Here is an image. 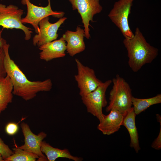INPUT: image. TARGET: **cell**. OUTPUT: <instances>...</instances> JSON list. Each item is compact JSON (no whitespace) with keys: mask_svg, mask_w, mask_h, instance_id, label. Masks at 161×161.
I'll use <instances>...</instances> for the list:
<instances>
[{"mask_svg":"<svg viewBox=\"0 0 161 161\" xmlns=\"http://www.w3.org/2000/svg\"><path fill=\"white\" fill-rule=\"evenodd\" d=\"M10 45L6 44L3 47L5 56L4 66L7 75L13 86V95L25 101L31 100L41 92H48L52 88V83L50 79L43 81H31L12 59L9 52Z\"/></svg>","mask_w":161,"mask_h":161,"instance_id":"obj_1","label":"cell"},{"mask_svg":"<svg viewBox=\"0 0 161 161\" xmlns=\"http://www.w3.org/2000/svg\"><path fill=\"white\" fill-rule=\"evenodd\" d=\"M123 42L127 51L129 66L134 72L151 63L158 54V49L147 41L138 27L132 38H124Z\"/></svg>","mask_w":161,"mask_h":161,"instance_id":"obj_2","label":"cell"},{"mask_svg":"<svg viewBox=\"0 0 161 161\" xmlns=\"http://www.w3.org/2000/svg\"><path fill=\"white\" fill-rule=\"evenodd\" d=\"M112 82L113 86L106 111L115 109L124 116L132 107L131 89L129 84L119 75L113 79Z\"/></svg>","mask_w":161,"mask_h":161,"instance_id":"obj_3","label":"cell"},{"mask_svg":"<svg viewBox=\"0 0 161 161\" xmlns=\"http://www.w3.org/2000/svg\"><path fill=\"white\" fill-rule=\"evenodd\" d=\"M134 0H119L115 2L108 15L125 38H132L134 35L129 26L128 18Z\"/></svg>","mask_w":161,"mask_h":161,"instance_id":"obj_4","label":"cell"},{"mask_svg":"<svg viewBox=\"0 0 161 161\" xmlns=\"http://www.w3.org/2000/svg\"><path fill=\"white\" fill-rule=\"evenodd\" d=\"M112 83L111 80L103 82L95 90L81 97L82 102L86 106L87 112L96 117L99 121L104 115L103 109L107 104L106 92Z\"/></svg>","mask_w":161,"mask_h":161,"instance_id":"obj_5","label":"cell"},{"mask_svg":"<svg viewBox=\"0 0 161 161\" xmlns=\"http://www.w3.org/2000/svg\"><path fill=\"white\" fill-rule=\"evenodd\" d=\"M23 10L16 5L6 6L0 3V26L7 29H19L23 31L24 39L29 40L32 33V29L24 25L21 22Z\"/></svg>","mask_w":161,"mask_h":161,"instance_id":"obj_6","label":"cell"},{"mask_svg":"<svg viewBox=\"0 0 161 161\" xmlns=\"http://www.w3.org/2000/svg\"><path fill=\"white\" fill-rule=\"evenodd\" d=\"M48 4L45 7H39L32 3L30 0H21L22 4L27 7V13L26 16L21 19L23 24L28 23L34 28L35 32L38 34L39 32L38 24L44 18L49 16L55 18H61L64 16V13L62 11H53L51 7L50 0H47Z\"/></svg>","mask_w":161,"mask_h":161,"instance_id":"obj_7","label":"cell"},{"mask_svg":"<svg viewBox=\"0 0 161 161\" xmlns=\"http://www.w3.org/2000/svg\"><path fill=\"white\" fill-rule=\"evenodd\" d=\"M75 61L77 73L74 78L82 97L95 90L103 82L96 77L93 69L84 65L77 58Z\"/></svg>","mask_w":161,"mask_h":161,"instance_id":"obj_8","label":"cell"},{"mask_svg":"<svg viewBox=\"0 0 161 161\" xmlns=\"http://www.w3.org/2000/svg\"><path fill=\"white\" fill-rule=\"evenodd\" d=\"M71 4L73 10H77L80 14L84 27L85 37L89 39V26L90 21L93 22L94 16L100 13L103 10L100 0H68Z\"/></svg>","mask_w":161,"mask_h":161,"instance_id":"obj_9","label":"cell"},{"mask_svg":"<svg viewBox=\"0 0 161 161\" xmlns=\"http://www.w3.org/2000/svg\"><path fill=\"white\" fill-rule=\"evenodd\" d=\"M20 126L24 137V144L18 147L37 155L39 157V161H48L41 150V143L47 137V134L41 131L38 135L35 134L31 131L28 125L24 122Z\"/></svg>","mask_w":161,"mask_h":161,"instance_id":"obj_10","label":"cell"},{"mask_svg":"<svg viewBox=\"0 0 161 161\" xmlns=\"http://www.w3.org/2000/svg\"><path fill=\"white\" fill-rule=\"evenodd\" d=\"M66 18L65 17L61 18L54 23H51L49 22V16L41 20L38 24L40 26L39 32L33 38V45L39 47L56 39L58 35L57 31Z\"/></svg>","mask_w":161,"mask_h":161,"instance_id":"obj_11","label":"cell"},{"mask_svg":"<svg viewBox=\"0 0 161 161\" xmlns=\"http://www.w3.org/2000/svg\"><path fill=\"white\" fill-rule=\"evenodd\" d=\"M41 50L39 58L48 62L53 59L63 58L66 55V43L62 37L58 40L47 43L39 47Z\"/></svg>","mask_w":161,"mask_h":161,"instance_id":"obj_12","label":"cell"},{"mask_svg":"<svg viewBox=\"0 0 161 161\" xmlns=\"http://www.w3.org/2000/svg\"><path fill=\"white\" fill-rule=\"evenodd\" d=\"M84 37V30L79 26L77 27L75 31L67 30L63 34L62 37L67 42L66 51L70 56H74L85 49Z\"/></svg>","mask_w":161,"mask_h":161,"instance_id":"obj_13","label":"cell"},{"mask_svg":"<svg viewBox=\"0 0 161 161\" xmlns=\"http://www.w3.org/2000/svg\"><path fill=\"white\" fill-rule=\"evenodd\" d=\"M107 115H104L99 121L97 129L104 135H110L118 131L122 126L124 115L113 109Z\"/></svg>","mask_w":161,"mask_h":161,"instance_id":"obj_14","label":"cell"},{"mask_svg":"<svg viewBox=\"0 0 161 161\" xmlns=\"http://www.w3.org/2000/svg\"><path fill=\"white\" fill-rule=\"evenodd\" d=\"M133 107L124 116L122 125L126 128L130 137V146L133 148L136 153L140 149L138 134L135 124V117Z\"/></svg>","mask_w":161,"mask_h":161,"instance_id":"obj_15","label":"cell"},{"mask_svg":"<svg viewBox=\"0 0 161 161\" xmlns=\"http://www.w3.org/2000/svg\"><path fill=\"white\" fill-rule=\"evenodd\" d=\"M41 150L49 161H55L59 158H66L74 161L83 160L82 157L72 155L67 149H62L53 147L45 141L41 143Z\"/></svg>","mask_w":161,"mask_h":161,"instance_id":"obj_16","label":"cell"},{"mask_svg":"<svg viewBox=\"0 0 161 161\" xmlns=\"http://www.w3.org/2000/svg\"><path fill=\"white\" fill-rule=\"evenodd\" d=\"M13 86L7 75L0 78V115L12 103L13 97Z\"/></svg>","mask_w":161,"mask_h":161,"instance_id":"obj_17","label":"cell"},{"mask_svg":"<svg viewBox=\"0 0 161 161\" xmlns=\"http://www.w3.org/2000/svg\"><path fill=\"white\" fill-rule=\"evenodd\" d=\"M161 103V94H158L151 98L141 99L132 97V105L135 114L138 115L153 105Z\"/></svg>","mask_w":161,"mask_h":161,"instance_id":"obj_18","label":"cell"},{"mask_svg":"<svg viewBox=\"0 0 161 161\" xmlns=\"http://www.w3.org/2000/svg\"><path fill=\"white\" fill-rule=\"evenodd\" d=\"M12 149L13 154L4 161H35L39 158L37 155L21 149L16 145Z\"/></svg>","mask_w":161,"mask_h":161,"instance_id":"obj_19","label":"cell"},{"mask_svg":"<svg viewBox=\"0 0 161 161\" xmlns=\"http://www.w3.org/2000/svg\"><path fill=\"white\" fill-rule=\"evenodd\" d=\"M13 153L9 146L0 137V154L4 160Z\"/></svg>","mask_w":161,"mask_h":161,"instance_id":"obj_20","label":"cell"},{"mask_svg":"<svg viewBox=\"0 0 161 161\" xmlns=\"http://www.w3.org/2000/svg\"><path fill=\"white\" fill-rule=\"evenodd\" d=\"M156 116L158 121L160 123V130L158 136L152 143L151 147L156 150H159L161 148V118L159 114H156Z\"/></svg>","mask_w":161,"mask_h":161,"instance_id":"obj_21","label":"cell"},{"mask_svg":"<svg viewBox=\"0 0 161 161\" xmlns=\"http://www.w3.org/2000/svg\"><path fill=\"white\" fill-rule=\"evenodd\" d=\"M18 129L19 127L18 124L14 122L8 123L5 128L6 133L10 136L15 134L18 131Z\"/></svg>","mask_w":161,"mask_h":161,"instance_id":"obj_22","label":"cell"},{"mask_svg":"<svg viewBox=\"0 0 161 161\" xmlns=\"http://www.w3.org/2000/svg\"><path fill=\"white\" fill-rule=\"evenodd\" d=\"M4 56L3 47H0V78L5 77L7 75L4 66Z\"/></svg>","mask_w":161,"mask_h":161,"instance_id":"obj_23","label":"cell"},{"mask_svg":"<svg viewBox=\"0 0 161 161\" xmlns=\"http://www.w3.org/2000/svg\"><path fill=\"white\" fill-rule=\"evenodd\" d=\"M2 30H0V47H3L7 43L6 40L2 37Z\"/></svg>","mask_w":161,"mask_h":161,"instance_id":"obj_24","label":"cell"},{"mask_svg":"<svg viewBox=\"0 0 161 161\" xmlns=\"http://www.w3.org/2000/svg\"><path fill=\"white\" fill-rule=\"evenodd\" d=\"M0 161H4L3 158H2L1 155L0 154Z\"/></svg>","mask_w":161,"mask_h":161,"instance_id":"obj_25","label":"cell"}]
</instances>
